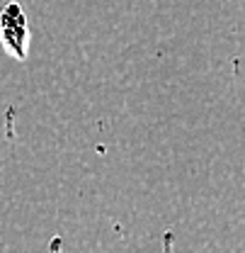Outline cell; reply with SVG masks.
I'll return each mask as SVG.
<instances>
[{
    "instance_id": "1",
    "label": "cell",
    "mask_w": 245,
    "mask_h": 253,
    "mask_svg": "<svg viewBox=\"0 0 245 253\" xmlns=\"http://www.w3.org/2000/svg\"><path fill=\"white\" fill-rule=\"evenodd\" d=\"M0 44L17 61L27 59L30 51V22L17 2H5L0 7Z\"/></svg>"
}]
</instances>
